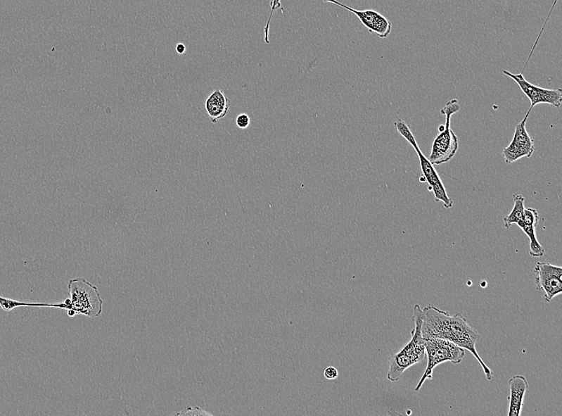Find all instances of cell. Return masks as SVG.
<instances>
[{
    "label": "cell",
    "instance_id": "1",
    "mask_svg": "<svg viewBox=\"0 0 562 416\" xmlns=\"http://www.w3.org/2000/svg\"><path fill=\"white\" fill-rule=\"evenodd\" d=\"M423 337H435L446 339L449 342L467 350L479 363L488 380H491L493 372L481 359L476 350V344L480 339L479 333L473 328L461 313L449 315L431 304L423 309Z\"/></svg>",
    "mask_w": 562,
    "mask_h": 416
},
{
    "label": "cell",
    "instance_id": "2",
    "mask_svg": "<svg viewBox=\"0 0 562 416\" xmlns=\"http://www.w3.org/2000/svg\"><path fill=\"white\" fill-rule=\"evenodd\" d=\"M415 328L411 332V339L398 353L388 358L389 370L388 379L392 382L398 381L407 369L417 365L426 358L424 339L422 335L423 312L419 304H416L413 310Z\"/></svg>",
    "mask_w": 562,
    "mask_h": 416
},
{
    "label": "cell",
    "instance_id": "3",
    "mask_svg": "<svg viewBox=\"0 0 562 416\" xmlns=\"http://www.w3.org/2000/svg\"><path fill=\"white\" fill-rule=\"evenodd\" d=\"M68 291L69 298L63 301L66 310L91 319L101 315L104 301L96 286L84 278H77L69 281Z\"/></svg>",
    "mask_w": 562,
    "mask_h": 416
},
{
    "label": "cell",
    "instance_id": "4",
    "mask_svg": "<svg viewBox=\"0 0 562 416\" xmlns=\"http://www.w3.org/2000/svg\"><path fill=\"white\" fill-rule=\"evenodd\" d=\"M394 125L396 130L398 131L401 136L403 137L416 151L422 171V175L419 178V181L422 182V183L428 184V190L433 192L435 201L436 202H442L443 203V207L447 209L451 208L453 205L452 199L448 196L445 184H443L433 164L429 161L428 158L423 155L421 150L419 149L416 139L415 137L413 136L409 127L402 120L395 121Z\"/></svg>",
    "mask_w": 562,
    "mask_h": 416
},
{
    "label": "cell",
    "instance_id": "5",
    "mask_svg": "<svg viewBox=\"0 0 562 416\" xmlns=\"http://www.w3.org/2000/svg\"><path fill=\"white\" fill-rule=\"evenodd\" d=\"M459 110L460 105L457 99H454L447 103L440 111V113L446 117V122L445 125L439 127L440 133L434 140L428 158L433 165H441L447 163L456 154L459 149V139L451 127V117Z\"/></svg>",
    "mask_w": 562,
    "mask_h": 416
},
{
    "label": "cell",
    "instance_id": "6",
    "mask_svg": "<svg viewBox=\"0 0 562 416\" xmlns=\"http://www.w3.org/2000/svg\"><path fill=\"white\" fill-rule=\"evenodd\" d=\"M423 339L428 365L423 376L416 386V391L421 389L426 380L433 379L434 369L438 365L446 362L459 365L465 356V349L446 339L435 337H423Z\"/></svg>",
    "mask_w": 562,
    "mask_h": 416
},
{
    "label": "cell",
    "instance_id": "7",
    "mask_svg": "<svg viewBox=\"0 0 562 416\" xmlns=\"http://www.w3.org/2000/svg\"><path fill=\"white\" fill-rule=\"evenodd\" d=\"M504 74L516 82L526 96L530 99V108L533 109L538 104H550L556 108L561 107L562 101V91L558 89H547L529 83L524 77L523 73L513 74L504 70Z\"/></svg>",
    "mask_w": 562,
    "mask_h": 416
},
{
    "label": "cell",
    "instance_id": "8",
    "mask_svg": "<svg viewBox=\"0 0 562 416\" xmlns=\"http://www.w3.org/2000/svg\"><path fill=\"white\" fill-rule=\"evenodd\" d=\"M530 111L531 109H529L525 118L516 126L511 144L502 151V156L507 164L516 162L524 157L530 158L534 153L535 140L530 136L525 127Z\"/></svg>",
    "mask_w": 562,
    "mask_h": 416
},
{
    "label": "cell",
    "instance_id": "9",
    "mask_svg": "<svg viewBox=\"0 0 562 416\" xmlns=\"http://www.w3.org/2000/svg\"><path fill=\"white\" fill-rule=\"evenodd\" d=\"M537 274V289L545 293L547 302L551 301L562 292V267L547 262H538L535 269Z\"/></svg>",
    "mask_w": 562,
    "mask_h": 416
},
{
    "label": "cell",
    "instance_id": "10",
    "mask_svg": "<svg viewBox=\"0 0 562 416\" xmlns=\"http://www.w3.org/2000/svg\"><path fill=\"white\" fill-rule=\"evenodd\" d=\"M324 3L333 4L339 7L351 11L355 15L357 16L362 25L368 29L369 32L373 33L378 38L386 39L390 36L392 30V23L389 21L385 16L378 13L374 10H356L339 2L338 0H323Z\"/></svg>",
    "mask_w": 562,
    "mask_h": 416
},
{
    "label": "cell",
    "instance_id": "11",
    "mask_svg": "<svg viewBox=\"0 0 562 416\" xmlns=\"http://www.w3.org/2000/svg\"><path fill=\"white\" fill-rule=\"evenodd\" d=\"M538 220L539 215L535 209L525 208L523 219L517 224L530 239V255L533 257H542L545 254V250L536 237L535 229Z\"/></svg>",
    "mask_w": 562,
    "mask_h": 416
},
{
    "label": "cell",
    "instance_id": "12",
    "mask_svg": "<svg viewBox=\"0 0 562 416\" xmlns=\"http://www.w3.org/2000/svg\"><path fill=\"white\" fill-rule=\"evenodd\" d=\"M511 397L509 416H519L522 413L524 396L528 389V380L523 376H516L509 380Z\"/></svg>",
    "mask_w": 562,
    "mask_h": 416
},
{
    "label": "cell",
    "instance_id": "13",
    "mask_svg": "<svg viewBox=\"0 0 562 416\" xmlns=\"http://www.w3.org/2000/svg\"><path fill=\"white\" fill-rule=\"evenodd\" d=\"M205 107L212 124H217L228 114L229 99L222 90L217 89L206 99Z\"/></svg>",
    "mask_w": 562,
    "mask_h": 416
},
{
    "label": "cell",
    "instance_id": "14",
    "mask_svg": "<svg viewBox=\"0 0 562 416\" xmlns=\"http://www.w3.org/2000/svg\"><path fill=\"white\" fill-rule=\"evenodd\" d=\"M0 307L5 310V312H11L16 308L29 307V308H58V303H33L31 301H15L13 298H6L0 296Z\"/></svg>",
    "mask_w": 562,
    "mask_h": 416
},
{
    "label": "cell",
    "instance_id": "15",
    "mask_svg": "<svg viewBox=\"0 0 562 416\" xmlns=\"http://www.w3.org/2000/svg\"><path fill=\"white\" fill-rule=\"evenodd\" d=\"M514 205L511 213L504 219L506 228H510L511 225H516L523 219L525 210V198L523 195L513 196Z\"/></svg>",
    "mask_w": 562,
    "mask_h": 416
},
{
    "label": "cell",
    "instance_id": "16",
    "mask_svg": "<svg viewBox=\"0 0 562 416\" xmlns=\"http://www.w3.org/2000/svg\"><path fill=\"white\" fill-rule=\"evenodd\" d=\"M281 0H276V2L274 4V5L273 6V8H271V14H270V16H269V18L268 20L267 23H266V26H265V28H264V42L266 44H269L270 43L269 42V25H270V22H271V20H272V17H273L274 13V11L276 10L281 8ZM281 11H282V13H283V11L282 8H281Z\"/></svg>",
    "mask_w": 562,
    "mask_h": 416
},
{
    "label": "cell",
    "instance_id": "17",
    "mask_svg": "<svg viewBox=\"0 0 562 416\" xmlns=\"http://www.w3.org/2000/svg\"><path fill=\"white\" fill-rule=\"evenodd\" d=\"M175 415H212L209 412H206L200 408H187L182 410L181 412L174 414Z\"/></svg>",
    "mask_w": 562,
    "mask_h": 416
},
{
    "label": "cell",
    "instance_id": "18",
    "mask_svg": "<svg viewBox=\"0 0 562 416\" xmlns=\"http://www.w3.org/2000/svg\"><path fill=\"white\" fill-rule=\"evenodd\" d=\"M236 126H238L242 130H245L248 127H250L251 124L250 117L248 116L247 114H240L238 117H236Z\"/></svg>",
    "mask_w": 562,
    "mask_h": 416
},
{
    "label": "cell",
    "instance_id": "19",
    "mask_svg": "<svg viewBox=\"0 0 562 416\" xmlns=\"http://www.w3.org/2000/svg\"><path fill=\"white\" fill-rule=\"evenodd\" d=\"M324 376L327 379H336L339 376L338 370L334 367H328L325 369Z\"/></svg>",
    "mask_w": 562,
    "mask_h": 416
},
{
    "label": "cell",
    "instance_id": "20",
    "mask_svg": "<svg viewBox=\"0 0 562 416\" xmlns=\"http://www.w3.org/2000/svg\"><path fill=\"white\" fill-rule=\"evenodd\" d=\"M176 51L179 54L185 53L186 51V46L182 44H177L176 46Z\"/></svg>",
    "mask_w": 562,
    "mask_h": 416
},
{
    "label": "cell",
    "instance_id": "21",
    "mask_svg": "<svg viewBox=\"0 0 562 416\" xmlns=\"http://www.w3.org/2000/svg\"><path fill=\"white\" fill-rule=\"evenodd\" d=\"M275 2H276V0H271V3H270L271 8H273V6L274 5Z\"/></svg>",
    "mask_w": 562,
    "mask_h": 416
}]
</instances>
